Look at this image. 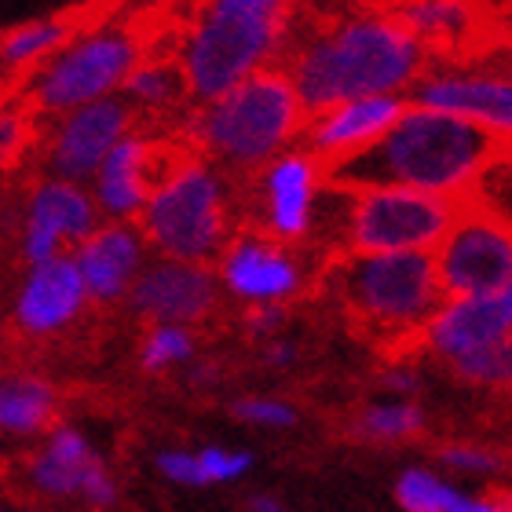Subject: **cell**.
Returning <instances> with one entry per match:
<instances>
[{
  "label": "cell",
  "mask_w": 512,
  "mask_h": 512,
  "mask_svg": "<svg viewBox=\"0 0 512 512\" xmlns=\"http://www.w3.org/2000/svg\"><path fill=\"white\" fill-rule=\"evenodd\" d=\"M428 66L425 48L392 8H355L315 19L297 15L278 59L308 118L352 99H406Z\"/></svg>",
  "instance_id": "6da1fadb"
},
{
  "label": "cell",
  "mask_w": 512,
  "mask_h": 512,
  "mask_svg": "<svg viewBox=\"0 0 512 512\" xmlns=\"http://www.w3.org/2000/svg\"><path fill=\"white\" fill-rule=\"evenodd\" d=\"M505 158V139L406 103L403 118L374 147L326 169L341 187H403L443 202H476Z\"/></svg>",
  "instance_id": "7a4b0ae2"
},
{
  "label": "cell",
  "mask_w": 512,
  "mask_h": 512,
  "mask_svg": "<svg viewBox=\"0 0 512 512\" xmlns=\"http://www.w3.org/2000/svg\"><path fill=\"white\" fill-rule=\"evenodd\" d=\"M297 11L282 0H213L176 33L172 63L194 107L227 96L253 74L278 66Z\"/></svg>",
  "instance_id": "3957f363"
},
{
  "label": "cell",
  "mask_w": 512,
  "mask_h": 512,
  "mask_svg": "<svg viewBox=\"0 0 512 512\" xmlns=\"http://www.w3.org/2000/svg\"><path fill=\"white\" fill-rule=\"evenodd\" d=\"M308 114L300 107L289 77L278 66H267L227 96L191 107L183 114V139L187 150L205 161L231 165V169L260 172L267 161L286 154L304 136Z\"/></svg>",
  "instance_id": "277c9868"
},
{
  "label": "cell",
  "mask_w": 512,
  "mask_h": 512,
  "mask_svg": "<svg viewBox=\"0 0 512 512\" xmlns=\"http://www.w3.org/2000/svg\"><path fill=\"white\" fill-rule=\"evenodd\" d=\"M136 227L158 260L209 267L235 235L224 172L194 150H176Z\"/></svg>",
  "instance_id": "5b68a950"
},
{
  "label": "cell",
  "mask_w": 512,
  "mask_h": 512,
  "mask_svg": "<svg viewBox=\"0 0 512 512\" xmlns=\"http://www.w3.org/2000/svg\"><path fill=\"white\" fill-rule=\"evenodd\" d=\"M322 286L363 333L410 337L443 304L436 260L425 253H341L322 267Z\"/></svg>",
  "instance_id": "8992f818"
},
{
  "label": "cell",
  "mask_w": 512,
  "mask_h": 512,
  "mask_svg": "<svg viewBox=\"0 0 512 512\" xmlns=\"http://www.w3.org/2000/svg\"><path fill=\"white\" fill-rule=\"evenodd\" d=\"M150 33L132 19H103L77 33L33 74L22 77L19 103L33 118H63L70 110L118 96L128 74L150 55Z\"/></svg>",
  "instance_id": "52a82bcc"
},
{
  "label": "cell",
  "mask_w": 512,
  "mask_h": 512,
  "mask_svg": "<svg viewBox=\"0 0 512 512\" xmlns=\"http://www.w3.org/2000/svg\"><path fill=\"white\" fill-rule=\"evenodd\" d=\"M458 213L461 205L403 187H348L341 253L432 256L443 246Z\"/></svg>",
  "instance_id": "ba28073f"
},
{
  "label": "cell",
  "mask_w": 512,
  "mask_h": 512,
  "mask_svg": "<svg viewBox=\"0 0 512 512\" xmlns=\"http://www.w3.org/2000/svg\"><path fill=\"white\" fill-rule=\"evenodd\" d=\"M443 297H487L512 289V231L480 198L461 205L443 246L432 253Z\"/></svg>",
  "instance_id": "9c48e42d"
},
{
  "label": "cell",
  "mask_w": 512,
  "mask_h": 512,
  "mask_svg": "<svg viewBox=\"0 0 512 512\" xmlns=\"http://www.w3.org/2000/svg\"><path fill=\"white\" fill-rule=\"evenodd\" d=\"M136 128V114L121 96L99 99L88 107H77L52 121V132L44 139V165L48 176L85 187L110 150Z\"/></svg>",
  "instance_id": "30bf717a"
},
{
  "label": "cell",
  "mask_w": 512,
  "mask_h": 512,
  "mask_svg": "<svg viewBox=\"0 0 512 512\" xmlns=\"http://www.w3.org/2000/svg\"><path fill=\"white\" fill-rule=\"evenodd\" d=\"M99 224H103V216H99L88 187L44 176L33 183L26 213H22V260L37 267L55 256H66V249L81 246Z\"/></svg>",
  "instance_id": "8fae6325"
},
{
  "label": "cell",
  "mask_w": 512,
  "mask_h": 512,
  "mask_svg": "<svg viewBox=\"0 0 512 512\" xmlns=\"http://www.w3.org/2000/svg\"><path fill=\"white\" fill-rule=\"evenodd\" d=\"M172 158H176L172 143H161L158 136L132 128L88 180L92 183L88 194L99 216H107V224H136Z\"/></svg>",
  "instance_id": "7c38bea8"
},
{
  "label": "cell",
  "mask_w": 512,
  "mask_h": 512,
  "mask_svg": "<svg viewBox=\"0 0 512 512\" xmlns=\"http://www.w3.org/2000/svg\"><path fill=\"white\" fill-rule=\"evenodd\" d=\"M220 271L216 282L231 293V297L246 300L249 308L260 304H286L304 289V264L293 249H286L275 238L260 235V231H238L216 256Z\"/></svg>",
  "instance_id": "4fadbf2b"
},
{
  "label": "cell",
  "mask_w": 512,
  "mask_h": 512,
  "mask_svg": "<svg viewBox=\"0 0 512 512\" xmlns=\"http://www.w3.org/2000/svg\"><path fill=\"white\" fill-rule=\"evenodd\" d=\"M406 103L469 121L498 139L512 132V85L505 74L483 70H425L406 92Z\"/></svg>",
  "instance_id": "5bb4252c"
},
{
  "label": "cell",
  "mask_w": 512,
  "mask_h": 512,
  "mask_svg": "<svg viewBox=\"0 0 512 512\" xmlns=\"http://www.w3.org/2000/svg\"><path fill=\"white\" fill-rule=\"evenodd\" d=\"M220 304L216 271L205 264H176L150 260L139 271L136 286L128 289V308L150 326H183L191 330L205 322Z\"/></svg>",
  "instance_id": "9a60e30c"
},
{
  "label": "cell",
  "mask_w": 512,
  "mask_h": 512,
  "mask_svg": "<svg viewBox=\"0 0 512 512\" xmlns=\"http://www.w3.org/2000/svg\"><path fill=\"white\" fill-rule=\"evenodd\" d=\"M326 183L322 161L304 147H289L275 161H267L256 176L260 194V235L275 242H304L311 231V213L319 187Z\"/></svg>",
  "instance_id": "2e32d148"
},
{
  "label": "cell",
  "mask_w": 512,
  "mask_h": 512,
  "mask_svg": "<svg viewBox=\"0 0 512 512\" xmlns=\"http://www.w3.org/2000/svg\"><path fill=\"white\" fill-rule=\"evenodd\" d=\"M512 289L509 293H487V297H443L432 319L421 330L428 352H436L443 363H461L480 352H494L512 344Z\"/></svg>",
  "instance_id": "e0dca14e"
},
{
  "label": "cell",
  "mask_w": 512,
  "mask_h": 512,
  "mask_svg": "<svg viewBox=\"0 0 512 512\" xmlns=\"http://www.w3.org/2000/svg\"><path fill=\"white\" fill-rule=\"evenodd\" d=\"M406 99L399 96H377V99H352V103H337L330 110L311 114L304 125V139L322 169H333L341 161L363 154L392 132V125L403 118Z\"/></svg>",
  "instance_id": "ac0fdd59"
},
{
  "label": "cell",
  "mask_w": 512,
  "mask_h": 512,
  "mask_svg": "<svg viewBox=\"0 0 512 512\" xmlns=\"http://www.w3.org/2000/svg\"><path fill=\"white\" fill-rule=\"evenodd\" d=\"M88 308L85 282L77 275L70 253L37 264L22 275V286L11 304V319L26 337H55L70 330Z\"/></svg>",
  "instance_id": "d6986e66"
},
{
  "label": "cell",
  "mask_w": 512,
  "mask_h": 512,
  "mask_svg": "<svg viewBox=\"0 0 512 512\" xmlns=\"http://www.w3.org/2000/svg\"><path fill=\"white\" fill-rule=\"evenodd\" d=\"M70 260L85 282L88 304H118L128 300V289L147 267V242L136 224H99Z\"/></svg>",
  "instance_id": "ffe728a7"
},
{
  "label": "cell",
  "mask_w": 512,
  "mask_h": 512,
  "mask_svg": "<svg viewBox=\"0 0 512 512\" xmlns=\"http://www.w3.org/2000/svg\"><path fill=\"white\" fill-rule=\"evenodd\" d=\"M395 19L414 33V41L425 48L428 63L436 55H469L487 41L491 33V15L487 8L476 4H461V0H414V4H399Z\"/></svg>",
  "instance_id": "44dd1931"
},
{
  "label": "cell",
  "mask_w": 512,
  "mask_h": 512,
  "mask_svg": "<svg viewBox=\"0 0 512 512\" xmlns=\"http://www.w3.org/2000/svg\"><path fill=\"white\" fill-rule=\"evenodd\" d=\"M77 33V19H63V15H48V19H30L19 22L11 30L0 33V63L4 74H33L37 66H44L70 37Z\"/></svg>",
  "instance_id": "7402d4cb"
},
{
  "label": "cell",
  "mask_w": 512,
  "mask_h": 512,
  "mask_svg": "<svg viewBox=\"0 0 512 512\" xmlns=\"http://www.w3.org/2000/svg\"><path fill=\"white\" fill-rule=\"evenodd\" d=\"M59 395L48 381L41 377H8L0 381V432H19V436H33L48 428L55 417Z\"/></svg>",
  "instance_id": "603a6c76"
},
{
  "label": "cell",
  "mask_w": 512,
  "mask_h": 512,
  "mask_svg": "<svg viewBox=\"0 0 512 512\" xmlns=\"http://www.w3.org/2000/svg\"><path fill=\"white\" fill-rule=\"evenodd\" d=\"M125 103L128 110H180L187 103V92H183V77L172 63V55H147L143 63L128 74L125 81Z\"/></svg>",
  "instance_id": "cb8c5ba5"
},
{
  "label": "cell",
  "mask_w": 512,
  "mask_h": 512,
  "mask_svg": "<svg viewBox=\"0 0 512 512\" xmlns=\"http://www.w3.org/2000/svg\"><path fill=\"white\" fill-rule=\"evenodd\" d=\"M425 428V414L417 403H374L366 406L363 414L355 417V432L374 443H399V439H410Z\"/></svg>",
  "instance_id": "d4e9b609"
},
{
  "label": "cell",
  "mask_w": 512,
  "mask_h": 512,
  "mask_svg": "<svg viewBox=\"0 0 512 512\" xmlns=\"http://www.w3.org/2000/svg\"><path fill=\"white\" fill-rule=\"evenodd\" d=\"M194 352H198L194 330H183V326H150L143 344H139V363H143L147 374H165V370L191 363Z\"/></svg>",
  "instance_id": "484cf974"
},
{
  "label": "cell",
  "mask_w": 512,
  "mask_h": 512,
  "mask_svg": "<svg viewBox=\"0 0 512 512\" xmlns=\"http://www.w3.org/2000/svg\"><path fill=\"white\" fill-rule=\"evenodd\" d=\"M37 143V118L19 99L0 103V176L11 172Z\"/></svg>",
  "instance_id": "4316f807"
},
{
  "label": "cell",
  "mask_w": 512,
  "mask_h": 512,
  "mask_svg": "<svg viewBox=\"0 0 512 512\" xmlns=\"http://www.w3.org/2000/svg\"><path fill=\"white\" fill-rule=\"evenodd\" d=\"M92 465H96V461H92ZM81 476H85V469H74V465L52 458L48 450H41V454L26 465V480L33 483V491L52 494V498H70V494H77Z\"/></svg>",
  "instance_id": "83f0119b"
},
{
  "label": "cell",
  "mask_w": 512,
  "mask_h": 512,
  "mask_svg": "<svg viewBox=\"0 0 512 512\" xmlns=\"http://www.w3.org/2000/svg\"><path fill=\"white\" fill-rule=\"evenodd\" d=\"M443 487L436 472L428 469H406L395 483V498L406 512H443Z\"/></svg>",
  "instance_id": "f1b7e54d"
},
{
  "label": "cell",
  "mask_w": 512,
  "mask_h": 512,
  "mask_svg": "<svg viewBox=\"0 0 512 512\" xmlns=\"http://www.w3.org/2000/svg\"><path fill=\"white\" fill-rule=\"evenodd\" d=\"M450 370L465 384H476V388H502L512 377V344L494 348V352H480L472 355V359H461Z\"/></svg>",
  "instance_id": "f546056e"
},
{
  "label": "cell",
  "mask_w": 512,
  "mask_h": 512,
  "mask_svg": "<svg viewBox=\"0 0 512 512\" xmlns=\"http://www.w3.org/2000/svg\"><path fill=\"white\" fill-rule=\"evenodd\" d=\"M198 469H202L205 487L209 483H231L242 480L253 469V454L249 450H231V447H202L198 454Z\"/></svg>",
  "instance_id": "4dcf8cb0"
},
{
  "label": "cell",
  "mask_w": 512,
  "mask_h": 512,
  "mask_svg": "<svg viewBox=\"0 0 512 512\" xmlns=\"http://www.w3.org/2000/svg\"><path fill=\"white\" fill-rule=\"evenodd\" d=\"M439 461L454 472H476V476H494V472L505 469V458L498 450L472 447V443H450V447L439 450Z\"/></svg>",
  "instance_id": "1f68e13d"
},
{
  "label": "cell",
  "mask_w": 512,
  "mask_h": 512,
  "mask_svg": "<svg viewBox=\"0 0 512 512\" xmlns=\"http://www.w3.org/2000/svg\"><path fill=\"white\" fill-rule=\"evenodd\" d=\"M235 417L249 421V425H264V428H293L297 425V410L282 399H264V395H249V399H238Z\"/></svg>",
  "instance_id": "d6a6232c"
},
{
  "label": "cell",
  "mask_w": 512,
  "mask_h": 512,
  "mask_svg": "<svg viewBox=\"0 0 512 512\" xmlns=\"http://www.w3.org/2000/svg\"><path fill=\"white\" fill-rule=\"evenodd\" d=\"M77 494L85 498L92 509L107 512L118 505V483H114V476L107 472V465L103 461H96V465H88L85 476H81V487H77Z\"/></svg>",
  "instance_id": "836d02e7"
},
{
  "label": "cell",
  "mask_w": 512,
  "mask_h": 512,
  "mask_svg": "<svg viewBox=\"0 0 512 512\" xmlns=\"http://www.w3.org/2000/svg\"><path fill=\"white\" fill-rule=\"evenodd\" d=\"M158 469H161L165 480L180 483V487H205L202 469H198V458H194L191 450H161Z\"/></svg>",
  "instance_id": "e575fe53"
},
{
  "label": "cell",
  "mask_w": 512,
  "mask_h": 512,
  "mask_svg": "<svg viewBox=\"0 0 512 512\" xmlns=\"http://www.w3.org/2000/svg\"><path fill=\"white\" fill-rule=\"evenodd\" d=\"M289 322V311L286 304H260V308H249L246 311V330L249 337H256V341H275V333L282 330Z\"/></svg>",
  "instance_id": "d590c367"
},
{
  "label": "cell",
  "mask_w": 512,
  "mask_h": 512,
  "mask_svg": "<svg viewBox=\"0 0 512 512\" xmlns=\"http://www.w3.org/2000/svg\"><path fill=\"white\" fill-rule=\"evenodd\" d=\"M443 512H509V505L498 498H476V494H465L447 483L443 487Z\"/></svg>",
  "instance_id": "8d00e7d4"
},
{
  "label": "cell",
  "mask_w": 512,
  "mask_h": 512,
  "mask_svg": "<svg viewBox=\"0 0 512 512\" xmlns=\"http://www.w3.org/2000/svg\"><path fill=\"white\" fill-rule=\"evenodd\" d=\"M381 384L395 395H414L421 388V374L410 370V366H388L381 374Z\"/></svg>",
  "instance_id": "74e56055"
},
{
  "label": "cell",
  "mask_w": 512,
  "mask_h": 512,
  "mask_svg": "<svg viewBox=\"0 0 512 512\" xmlns=\"http://www.w3.org/2000/svg\"><path fill=\"white\" fill-rule=\"evenodd\" d=\"M300 359V348L293 341H267L264 348V363L267 366H275V370H286V366H293Z\"/></svg>",
  "instance_id": "f35d334b"
},
{
  "label": "cell",
  "mask_w": 512,
  "mask_h": 512,
  "mask_svg": "<svg viewBox=\"0 0 512 512\" xmlns=\"http://www.w3.org/2000/svg\"><path fill=\"white\" fill-rule=\"evenodd\" d=\"M220 381V366L216 363H198L191 370V384H198V388H205V384H216Z\"/></svg>",
  "instance_id": "ab89813d"
},
{
  "label": "cell",
  "mask_w": 512,
  "mask_h": 512,
  "mask_svg": "<svg viewBox=\"0 0 512 512\" xmlns=\"http://www.w3.org/2000/svg\"><path fill=\"white\" fill-rule=\"evenodd\" d=\"M253 512H289L275 502V498H267V494H256L253 498Z\"/></svg>",
  "instance_id": "60d3db41"
},
{
  "label": "cell",
  "mask_w": 512,
  "mask_h": 512,
  "mask_svg": "<svg viewBox=\"0 0 512 512\" xmlns=\"http://www.w3.org/2000/svg\"><path fill=\"white\" fill-rule=\"evenodd\" d=\"M0 88H4V63H0Z\"/></svg>",
  "instance_id": "b9f144b4"
}]
</instances>
